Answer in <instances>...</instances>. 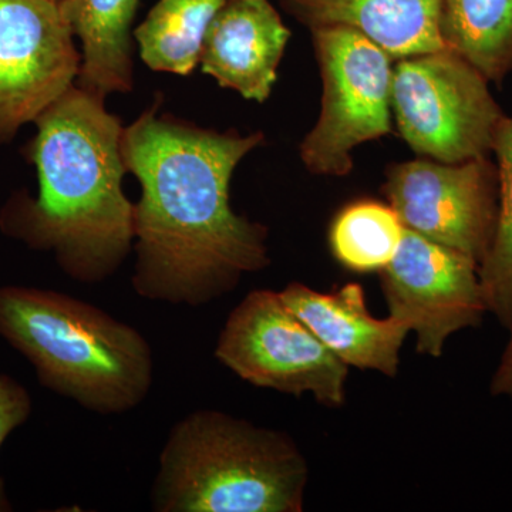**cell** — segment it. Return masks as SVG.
<instances>
[{
	"mask_svg": "<svg viewBox=\"0 0 512 512\" xmlns=\"http://www.w3.org/2000/svg\"><path fill=\"white\" fill-rule=\"evenodd\" d=\"M264 133H218L153 104L124 127L121 153L141 185L134 204V292L148 301L201 306L269 265L264 225L232 210L229 187Z\"/></svg>",
	"mask_w": 512,
	"mask_h": 512,
	"instance_id": "6da1fadb",
	"label": "cell"
},
{
	"mask_svg": "<svg viewBox=\"0 0 512 512\" xmlns=\"http://www.w3.org/2000/svg\"><path fill=\"white\" fill-rule=\"evenodd\" d=\"M308 474L281 431L198 410L168 434L151 504L157 512H299Z\"/></svg>",
	"mask_w": 512,
	"mask_h": 512,
	"instance_id": "277c9868",
	"label": "cell"
},
{
	"mask_svg": "<svg viewBox=\"0 0 512 512\" xmlns=\"http://www.w3.org/2000/svg\"><path fill=\"white\" fill-rule=\"evenodd\" d=\"M440 36L488 82L512 73V0H441Z\"/></svg>",
	"mask_w": 512,
	"mask_h": 512,
	"instance_id": "9a60e30c",
	"label": "cell"
},
{
	"mask_svg": "<svg viewBox=\"0 0 512 512\" xmlns=\"http://www.w3.org/2000/svg\"><path fill=\"white\" fill-rule=\"evenodd\" d=\"M0 336L46 389L90 412L136 409L153 384L147 339L92 303L50 289L0 288Z\"/></svg>",
	"mask_w": 512,
	"mask_h": 512,
	"instance_id": "3957f363",
	"label": "cell"
},
{
	"mask_svg": "<svg viewBox=\"0 0 512 512\" xmlns=\"http://www.w3.org/2000/svg\"><path fill=\"white\" fill-rule=\"evenodd\" d=\"M383 192L404 227L471 256L478 266L490 252L498 224V171L490 158L392 165Z\"/></svg>",
	"mask_w": 512,
	"mask_h": 512,
	"instance_id": "ba28073f",
	"label": "cell"
},
{
	"mask_svg": "<svg viewBox=\"0 0 512 512\" xmlns=\"http://www.w3.org/2000/svg\"><path fill=\"white\" fill-rule=\"evenodd\" d=\"M32 397L13 377L0 373V447L12 431L25 424L32 414ZM12 511L5 483L0 478V512Z\"/></svg>",
	"mask_w": 512,
	"mask_h": 512,
	"instance_id": "d6986e66",
	"label": "cell"
},
{
	"mask_svg": "<svg viewBox=\"0 0 512 512\" xmlns=\"http://www.w3.org/2000/svg\"><path fill=\"white\" fill-rule=\"evenodd\" d=\"M390 97L400 136L417 156L460 164L493 153L505 114L488 80L453 50L399 59Z\"/></svg>",
	"mask_w": 512,
	"mask_h": 512,
	"instance_id": "5b68a950",
	"label": "cell"
},
{
	"mask_svg": "<svg viewBox=\"0 0 512 512\" xmlns=\"http://www.w3.org/2000/svg\"><path fill=\"white\" fill-rule=\"evenodd\" d=\"M82 43L77 86L106 99L133 89L131 26L140 0H59Z\"/></svg>",
	"mask_w": 512,
	"mask_h": 512,
	"instance_id": "5bb4252c",
	"label": "cell"
},
{
	"mask_svg": "<svg viewBox=\"0 0 512 512\" xmlns=\"http://www.w3.org/2000/svg\"><path fill=\"white\" fill-rule=\"evenodd\" d=\"M225 0H158L133 35L141 60L154 72L190 76L202 42Z\"/></svg>",
	"mask_w": 512,
	"mask_h": 512,
	"instance_id": "2e32d148",
	"label": "cell"
},
{
	"mask_svg": "<svg viewBox=\"0 0 512 512\" xmlns=\"http://www.w3.org/2000/svg\"><path fill=\"white\" fill-rule=\"evenodd\" d=\"M493 153L498 171V224L478 276L487 311L512 330V117L501 120Z\"/></svg>",
	"mask_w": 512,
	"mask_h": 512,
	"instance_id": "ac0fdd59",
	"label": "cell"
},
{
	"mask_svg": "<svg viewBox=\"0 0 512 512\" xmlns=\"http://www.w3.org/2000/svg\"><path fill=\"white\" fill-rule=\"evenodd\" d=\"M491 393L494 396H507L512 399V338L501 357L500 366L491 380Z\"/></svg>",
	"mask_w": 512,
	"mask_h": 512,
	"instance_id": "ffe728a7",
	"label": "cell"
},
{
	"mask_svg": "<svg viewBox=\"0 0 512 512\" xmlns=\"http://www.w3.org/2000/svg\"><path fill=\"white\" fill-rule=\"evenodd\" d=\"M291 39L269 0H225L202 42V73L244 99L264 103Z\"/></svg>",
	"mask_w": 512,
	"mask_h": 512,
	"instance_id": "8fae6325",
	"label": "cell"
},
{
	"mask_svg": "<svg viewBox=\"0 0 512 512\" xmlns=\"http://www.w3.org/2000/svg\"><path fill=\"white\" fill-rule=\"evenodd\" d=\"M313 30L345 26L365 33L392 59L446 49L440 36L441 0H279Z\"/></svg>",
	"mask_w": 512,
	"mask_h": 512,
	"instance_id": "4fadbf2b",
	"label": "cell"
},
{
	"mask_svg": "<svg viewBox=\"0 0 512 512\" xmlns=\"http://www.w3.org/2000/svg\"><path fill=\"white\" fill-rule=\"evenodd\" d=\"M104 100L74 84L37 117L28 153L39 194L12 198L0 215L6 235L53 252L64 274L82 284L116 274L134 245L124 127Z\"/></svg>",
	"mask_w": 512,
	"mask_h": 512,
	"instance_id": "7a4b0ae2",
	"label": "cell"
},
{
	"mask_svg": "<svg viewBox=\"0 0 512 512\" xmlns=\"http://www.w3.org/2000/svg\"><path fill=\"white\" fill-rule=\"evenodd\" d=\"M312 37L322 110L299 153L312 174L345 177L353 148L392 131V57L357 29L323 28Z\"/></svg>",
	"mask_w": 512,
	"mask_h": 512,
	"instance_id": "8992f818",
	"label": "cell"
},
{
	"mask_svg": "<svg viewBox=\"0 0 512 512\" xmlns=\"http://www.w3.org/2000/svg\"><path fill=\"white\" fill-rule=\"evenodd\" d=\"M215 357L256 387L311 393L328 407L345 404L349 366L291 311L281 292L248 293L225 322Z\"/></svg>",
	"mask_w": 512,
	"mask_h": 512,
	"instance_id": "52a82bcc",
	"label": "cell"
},
{
	"mask_svg": "<svg viewBox=\"0 0 512 512\" xmlns=\"http://www.w3.org/2000/svg\"><path fill=\"white\" fill-rule=\"evenodd\" d=\"M80 64L59 0H0V143L73 87Z\"/></svg>",
	"mask_w": 512,
	"mask_h": 512,
	"instance_id": "30bf717a",
	"label": "cell"
},
{
	"mask_svg": "<svg viewBox=\"0 0 512 512\" xmlns=\"http://www.w3.org/2000/svg\"><path fill=\"white\" fill-rule=\"evenodd\" d=\"M390 315L417 335V352L440 357L458 330L476 328L487 311L478 264L404 227L402 242L382 271Z\"/></svg>",
	"mask_w": 512,
	"mask_h": 512,
	"instance_id": "9c48e42d",
	"label": "cell"
},
{
	"mask_svg": "<svg viewBox=\"0 0 512 512\" xmlns=\"http://www.w3.org/2000/svg\"><path fill=\"white\" fill-rule=\"evenodd\" d=\"M281 296L291 311L343 363L357 369L377 370L384 376L397 375L400 350L412 329L406 320L396 316L383 320L373 318L362 286L348 284L338 292L320 293L293 282Z\"/></svg>",
	"mask_w": 512,
	"mask_h": 512,
	"instance_id": "7c38bea8",
	"label": "cell"
},
{
	"mask_svg": "<svg viewBox=\"0 0 512 512\" xmlns=\"http://www.w3.org/2000/svg\"><path fill=\"white\" fill-rule=\"evenodd\" d=\"M404 225L390 205L359 201L340 212L330 228L336 259L356 272L382 271L402 242Z\"/></svg>",
	"mask_w": 512,
	"mask_h": 512,
	"instance_id": "e0dca14e",
	"label": "cell"
}]
</instances>
